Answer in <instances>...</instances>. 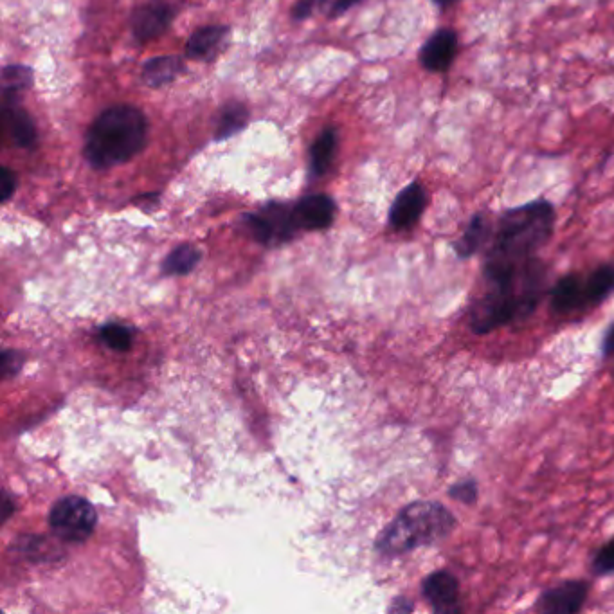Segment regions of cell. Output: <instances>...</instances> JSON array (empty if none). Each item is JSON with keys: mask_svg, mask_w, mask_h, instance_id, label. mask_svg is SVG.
<instances>
[{"mask_svg": "<svg viewBox=\"0 0 614 614\" xmlns=\"http://www.w3.org/2000/svg\"><path fill=\"white\" fill-rule=\"evenodd\" d=\"M2 116H4V128L15 145L20 148H37V125L26 110L19 109L17 105H4Z\"/></svg>", "mask_w": 614, "mask_h": 614, "instance_id": "9a60e30c", "label": "cell"}, {"mask_svg": "<svg viewBox=\"0 0 614 614\" xmlns=\"http://www.w3.org/2000/svg\"><path fill=\"white\" fill-rule=\"evenodd\" d=\"M492 236H494V226H492L490 217L487 213H476L470 218L460 240L454 242V251L458 254V258L465 260V258L478 254L488 240H492Z\"/></svg>", "mask_w": 614, "mask_h": 614, "instance_id": "5bb4252c", "label": "cell"}, {"mask_svg": "<svg viewBox=\"0 0 614 614\" xmlns=\"http://www.w3.org/2000/svg\"><path fill=\"white\" fill-rule=\"evenodd\" d=\"M458 49V33L454 29H438L420 49V64L429 73H447L458 56Z\"/></svg>", "mask_w": 614, "mask_h": 614, "instance_id": "ba28073f", "label": "cell"}, {"mask_svg": "<svg viewBox=\"0 0 614 614\" xmlns=\"http://www.w3.org/2000/svg\"><path fill=\"white\" fill-rule=\"evenodd\" d=\"M100 335L103 343L116 352H128L132 348L134 335H132V330L128 326L110 323V325L101 328Z\"/></svg>", "mask_w": 614, "mask_h": 614, "instance_id": "603a6c76", "label": "cell"}, {"mask_svg": "<svg viewBox=\"0 0 614 614\" xmlns=\"http://www.w3.org/2000/svg\"><path fill=\"white\" fill-rule=\"evenodd\" d=\"M546 281V269L539 258H530L523 263L514 280L490 285L485 296L472 303L469 323L472 332L490 334L499 326L523 321L533 314L539 305Z\"/></svg>", "mask_w": 614, "mask_h": 614, "instance_id": "7a4b0ae2", "label": "cell"}, {"mask_svg": "<svg viewBox=\"0 0 614 614\" xmlns=\"http://www.w3.org/2000/svg\"><path fill=\"white\" fill-rule=\"evenodd\" d=\"M361 0H319V8L325 11L330 19H337L348 10H352L355 4H359Z\"/></svg>", "mask_w": 614, "mask_h": 614, "instance_id": "484cf974", "label": "cell"}, {"mask_svg": "<svg viewBox=\"0 0 614 614\" xmlns=\"http://www.w3.org/2000/svg\"><path fill=\"white\" fill-rule=\"evenodd\" d=\"M229 28L226 26H206L191 35L186 44V55L193 60H208L217 55L218 47L226 40Z\"/></svg>", "mask_w": 614, "mask_h": 614, "instance_id": "2e32d148", "label": "cell"}, {"mask_svg": "<svg viewBox=\"0 0 614 614\" xmlns=\"http://www.w3.org/2000/svg\"><path fill=\"white\" fill-rule=\"evenodd\" d=\"M555 229V208L539 199L506 209L497 220L492 244L483 262L488 285L514 278L526 260L533 258L550 242Z\"/></svg>", "mask_w": 614, "mask_h": 614, "instance_id": "6da1fadb", "label": "cell"}, {"mask_svg": "<svg viewBox=\"0 0 614 614\" xmlns=\"http://www.w3.org/2000/svg\"><path fill=\"white\" fill-rule=\"evenodd\" d=\"M0 182H2V202H8L19 186V177L10 168H2Z\"/></svg>", "mask_w": 614, "mask_h": 614, "instance_id": "4316f807", "label": "cell"}, {"mask_svg": "<svg viewBox=\"0 0 614 614\" xmlns=\"http://www.w3.org/2000/svg\"><path fill=\"white\" fill-rule=\"evenodd\" d=\"M449 496L465 505H474L478 499V485L474 479H465L449 488Z\"/></svg>", "mask_w": 614, "mask_h": 614, "instance_id": "cb8c5ba5", "label": "cell"}, {"mask_svg": "<svg viewBox=\"0 0 614 614\" xmlns=\"http://www.w3.org/2000/svg\"><path fill=\"white\" fill-rule=\"evenodd\" d=\"M433 2L436 4V6H438V8L445 10V8H451V6H454L458 0H433Z\"/></svg>", "mask_w": 614, "mask_h": 614, "instance_id": "4dcf8cb0", "label": "cell"}, {"mask_svg": "<svg viewBox=\"0 0 614 614\" xmlns=\"http://www.w3.org/2000/svg\"><path fill=\"white\" fill-rule=\"evenodd\" d=\"M296 222L301 229L321 231L332 226L335 218V202L328 195L317 193L303 197L294 208Z\"/></svg>", "mask_w": 614, "mask_h": 614, "instance_id": "7c38bea8", "label": "cell"}, {"mask_svg": "<svg viewBox=\"0 0 614 614\" xmlns=\"http://www.w3.org/2000/svg\"><path fill=\"white\" fill-rule=\"evenodd\" d=\"M602 353H604V357L614 355V323L609 326V330L605 334L604 343H602Z\"/></svg>", "mask_w": 614, "mask_h": 614, "instance_id": "f546056e", "label": "cell"}, {"mask_svg": "<svg viewBox=\"0 0 614 614\" xmlns=\"http://www.w3.org/2000/svg\"><path fill=\"white\" fill-rule=\"evenodd\" d=\"M33 85V71L26 65H6L2 69V103L17 105V94Z\"/></svg>", "mask_w": 614, "mask_h": 614, "instance_id": "d6986e66", "label": "cell"}, {"mask_svg": "<svg viewBox=\"0 0 614 614\" xmlns=\"http://www.w3.org/2000/svg\"><path fill=\"white\" fill-rule=\"evenodd\" d=\"M589 595V586L584 580H568L551 587L539 598V609L548 614H573L582 609Z\"/></svg>", "mask_w": 614, "mask_h": 614, "instance_id": "30bf717a", "label": "cell"}, {"mask_svg": "<svg viewBox=\"0 0 614 614\" xmlns=\"http://www.w3.org/2000/svg\"><path fill=\"white\" fill-rule=\"evenodd\" d=\"M593 571L596 575L614 573V539L602 546L593 560Z\"/></svg>", "mask_w": 614, "mask_h": 614, "instance_id": "d4e9b609", "label": "cell"}, {"mask_svg": "<svg viewBox=\"0 0 614 614\" xmlns=\"http://www.w3.org/2000/svg\"><path fill=\"white\" fill-rule=\"evenodd\" d=\"M422 591L436 613H458L460 611L458 607L460 584H458V578L449 571L431 573L425 578Z\"/></svg>", "mask_w": 614, "mask_h": 614, "instance_id": "8fae6325", "label": "cell"}, {"mask_svg": "<svg viewBox=\"0 0 614 614\" xmlns=\"http://www.w3.org/2000/svg\"><path fill=\"white\" fill-rule=\"evenodd\" d=\"M175 11L172 6L164 0H148L143 2L141 6H137L136 11L132 13L130 26L132 33L136 37L137 42L145 44L154 38L163 35L166 29L170 28Z\"/></svg>", "mask_w": 614, "mask_h": 614, "instance_id": "52a82bcc", "label": "cell"}, {"mask_svg": "<svg viewBox=\"0 0 614 614\" xmlns=\"http://www.w3.org/2000/svg\"><path fill=\"white\" fill-rule=\"evenodd\" d=\"M247 123H249V110L244 103H229L218 116L215 139L224 141V139L236 136L240 130L247 127Z\"/></svg>", "mask_w": 614, "mask_h": 614, "instance_id": "ffe728a7", "label": "cell"}, {"mask_svg": "<svg viewBox=\"0 0 614 614\" xmlns=\"http://www.w3.org/2000/svg\"><path fill=\"white\" fill-rule=\"evenodd\" d=\"M184 71V64L177 56H155L143 65V82L150 87H163L177 80Z\"/></svg>", "mask_w": 614, "mask_h": 614, "instance_id": "e0dca14e", "label": "cell"}, {"mask_svg": "<svg viewBox=\"0 0 614 614\" xmlns=\"http://www.w3.org/2000/svg\"><path fill=\"white\" fill-rule=\"evenodd\" d=\"M319 6V0H298V4L292 8V19H308Z\"/></svg>", "mask_w": 614, "mask_h": 614, "instance_id": "83f0119b", "label": "cell"}, {"mask_svg": "<svg viewBox=\"0 0 614 614\" xmlns=\"http://www.w3.org/2000/svg\"><path fill=\"white\" fill-rule=\"evenodd\" d=\"M427 202V191L420 182L407 184L389 209V224L397 231L411 229L424 215Z\"/></svg>", "mask_w": 614, "mask_h": 614, "instance_id": "9c48e42d", "label": "cell"}, {"mask_svg": "<svg viewBox=\"0 0 614 614\" xmlns=\"http://www.w3.org/2000/svg\"><path fill=\"white\" fill-rule=\"evenodd\" d=\"M337 145H339L337 130L325 128L310 148V172H312V175L323 177L330 170V166L334 163L335 154H337Z\"/></svg>", "mask_w": 614, "mask_h": 614, "instance_id": "ac0fdd59", "label": "cell"}, {"mask_svg": "<svg viewBox=\"0 0 614 614\" xmlns=\"http://www.w3.org/2000/svg\"><path fill=\"white\" fill-rule=\"evenodd\" d=\"M587 307L586 280L580 274H566L551 289V308L557 314H571Z\"/></svg>", "mask_w": 614, "mask_h": 614, "instance_id": "4fadbf2b", "label": "cell"}, {"mask_svg": "<svg viewBox=\"0 0 614 614\" xmlns=\"http://www.w3.org/2000/svg\"><path fill=\"white\" fill-rule=\"evenodd\" d=\"M199 249L190 244L179 245L177 249H173L172 253L168 254V258L164 260L163 271L168 276H184L188 272L193 271L200 262Z\"/></svg>", "mask_w": 614, "mask_h": 614, "instance_id": "7402d4cb", "label": "cell"}, {"mask_svg": "<svg viewBox=\"0 0 614 614\" xmlns=\"http://www.w3.org/2000/svg\"><path fill=\"white\" fill-rule=\"evenodd\" d=\"M20 364H22V359H19L17 353H4V355H2V370H4V377H10L13 373H17Z\"/></svg>", "mask_w": 614, "mask_h": 614, "instance_id": "f1b7e54d", "label": "cell"}, {"mask_svg": "<svg viewBox=\"0 0 614 614\" xmlns=\"http://www.w3.org/2000/svg\"><path fill=\"white\" fill-rule=\"evenodd\" d=\"M148 141V119L132 105H114L103 110L85 137L87 163L107 170L134 159Z\"/></svg>", "mask_w": 614, "mask_h": 614, "instance_id": "3957f363", "label": "cell"}, {"mask_svg": "<svg viewBox=\"0 0 614 614\" xmlns=\"http://www.w3.org/2000/svg\"><path fill=\"white\" fill-rule=\"evenodd\" d=\"M98 523L94 506L83 497H64L60 499L49 515L51 530L58 539L65 542L87 541Z\"/></svg>", "mask_w": 614, "mask_h": 614, "instance_id": "5b68a950", "label": "cell"}, {"mask_svg": "<svg viewBox=\"0 0 614 614\" xmlns=\"http://www.w3.org/2000/svg\"><path fill=\"white\" fill-rule=\"evenodd\" d=\"M456 519L449 508L436 501H416L407 505L377 539V550L398 557L420 546H429L451 535Z\"/></svg>", "mask_w": 614, "mask_h": 614, "instance_id": "277c9868", "label": "cell"}, {"mask_svg": "<svg viewBox=\"0 0 614 614\" xmlns=\"http://www.w3.org/2000/svg\"><path fill=\"white\" fill-rule=\"evenodd\" d=\"M614 292V265L598 267L586 280L587 305L602 303Z\"/></svg>", "mask_w": 614, "mask_h": 614, "instance_id": "44dd1931", "label": "cell"}, {"mask_svg": "<svg viewBox=\"0 0 614 614\" xmlns=\"http://www.w3.org/2000/svg\"><path fill=\"white\" fill-rule=\"evenodd\" d=\"M245 224L253 233L254 238L260 244L265 245L287 242L299 227L294 209H290L285 204H278V202H271L258 213L247 215Z\"/></svg>", "mask_w": 614, "mask_h": 614, "instance_id": "8992f818", "label": "cell"}]
</instances>
